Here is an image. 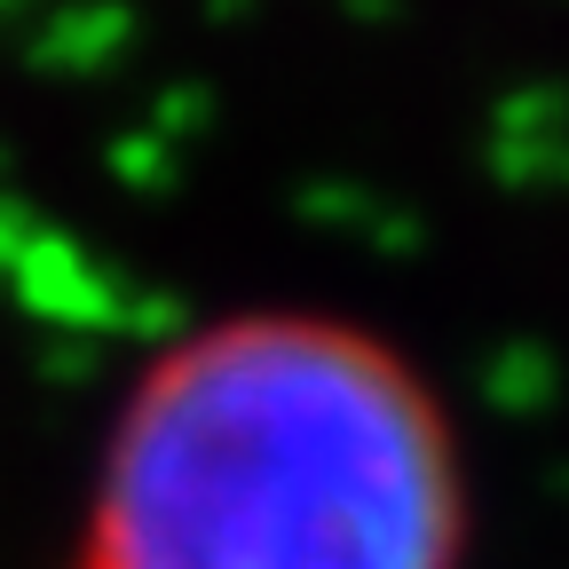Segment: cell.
<instances>
[{
	"instance_id": "6da1fadb",
	"label": "cell",
	"mask_w": 569,
	"mask_h": 569,
	"mask_svg": "<svg viewBox=\"0 0 569 569\" xmlns=\"http://www.w3.org/2000/svg\"><path fill=\"white\" fill-rule=\"evenodd\" d=\"M443 411L332 317H230L142 372L71 569H451Z\"/></svg>"
}]
</instances>
